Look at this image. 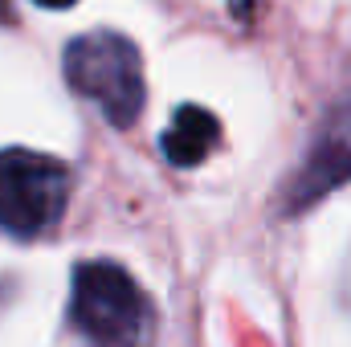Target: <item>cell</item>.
<instances>
[{
  "mask_svg": "<svg viewBox=\"0 0 351 347\" xmlns=\"http://www.w3.org/2000/svg\"><path fill=\"white\" fill-rule=\"evenodd\" d=\"M70 323L94 347H147L156 335V307L119 261L94 258L74 265Z\"/></svg>",
  "mask_w": 351,
  "mask_h": 347,
  "instance_id": "1",
  "label": "cell"
},
{
  "mask_svg": "<svg viewBox=\"0 0 351 347\" xmlns=\"http://www.w3.org/2000/svg\"><path fill=\"white\" fill-rule=\"evenodd\" d=\"M62 70L74 94L90 98L110 127H135L143 115L147 86H143V62L131 37L114 29H94L66 45Z\"/></svg>",
  "mask_w": 351,
  "mask_h": 347,
  "instance_id": "2",
  "label": "cell"
},
{
  "mask_svg": "<svg viewBox=\"0 0 351 347\" xmlns=\"http://www.w3.org/2000/svg\"><path fill=\"white\" fill-rule=\"evenodd\" d=\"M70 200V168L53 156L8 147L0 152V229L33 241L49 233Z\"/></svg>",
  "mask_w": 351,
  "mask_h": 347,
  "instance_id": "3",
  "label": "cell"
},
{
  "mask_svg": "<svg viewBox=\"0 0 351 347\" xmlns=\"http://www.w3.org/2000/svg\"><path fill=\"white\" fill-rule=\"evenodd\" d=\"M348 180H351V86L323 115L302 168L282 196V213H306L311 204H319L327 192L343 188Z\"/></svg>",
  "mask_w": 351,
  "mask_h": 347,
  "instance_id": "4",
  "label": "cell"
},
{
  "mask_svg": "<svg viewBox=\"0 0 351 347\" xmlns=\"http://www.w3.org/2000/svg\"><path fill=\"white\" fill-rule=\"evenodd\" d=\"M217 143H221V123H217V115L213 110H204V106H180L172 119V127L164 131V160L172 164V168H196V164H204L213 152H217Z\"/></svg>",
  "mask_w": 351,
  "mask_h": 347,
  "instance_id": "5",
  "label": "cell"
},
{
  "mask_svg": "<svg viewBox=\"0 0 351 347\" xmlns=\"http://www.w3.org/2000/svg\"><path fill=\"white\" fill-rule=\"evenodd\" d=\"M33 4H41V8H70L74 0H33Z\"/></svg>",
  "mask_w": 351,
  "mask_h": 347,
  "instance_id": "6",
  "label": "cell"
}]
</instances>
